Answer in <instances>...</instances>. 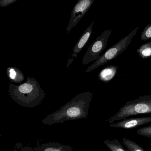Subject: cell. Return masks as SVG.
<instances>
[{
  "mask_svg": "<svg viewBox=\"0 0 151 151\" xmlns=\"http://www.w3.org/2000/svg\"><path fill=\"white\" fill-rule=\"evenodd\" d=\"M137 133L140 136L151 138V125L140 128L137 130Z\"/></svg>",
  "mask_w": 151,
  "mask_h": 151,
  "instance_id": "cell-16",
  "label": "cell"
},
{
  "mask_svg": "<svg viewBox=\"0 0 151 151\" xmlns=\"http://www.w3.org/2000/svg\"><path fill=\"white\" fill-rule=\"evenodd\" d=\"M7 75L11 82L16 83H21L24 79L23 72L16 67H9L7 69Z\"/></svg>",
  "mask_w": 151,
  "mask_h": 151,
  "instance_id": "cell-11",
  "label": "cell"
},
{
  "mask_svg": "<svg viewBox=\"0 0 151 151\" xmlns=\"http://www.w3.org/2000/svg\"><path fill=\"white\" fill-rule=\"evenodd\" d=\"M117 70V66L110 65L106 67L99 73V79L104 83H109L116 76Z\"/></svg>",
  "mask_w": 151,
  "mask_h": 151,
  "instance_id": "cell-10",
  "label": "cell"
},
{
  "mask_svg": "<svg viewBox=\"0 0 151 151\" xmlns=\"http://www.w3.org/2000/svg\"></svg>",
  "mask_w": 151,
  "mask_h": 151,
  "instance_id": "cell-18",
  "label": "cell"
},
{
  "mask_svg": "<svg viewBox=\"0 0 151 151\" xmlns=\"http://www.w3.org/2000/svg\"><path fill=\"white\" fill-rule=\"evenodd\" d=\"M104 144L111 151H128L124 148L119 140L116 139H106L104 141Z\"/></svg>",
  "mask_w": 151,
  "mask_h": 151,
  "instance_id": "cell-12",
  "label": "cell"
},
{
  "mask_svg": "<svg viewBox=\"0 0 151 151\" xmlns=\"http://www.w3.org/2000/svg\"><path fill=\"white\" fill-rule=\"evenodd\" d=\"M151 122V116L126 118L119 122L109 124L112 128H122L124 129H132Z\"/></svg>",
  "mask_w": 151,
  "mask_h": 151,
  "instance_id": "cell-7",
  "label": "cell"
},
{
  "mask_svg": "<svg viewBox=\"0 0 151 151\" xmlns=\"http://www.w3.org/2000/svg\"><path fill=\"white\" fill-rule=\"evenodd\" d=\"M137 52L142 59H148L151 57V41L141 45L137 49Z\"/></svg>",
  "mask_w": 151,
  "mask_h": 151,
  "instance_id": "cell-13",
  "label": "cell"
},
{
  "mask_svg": "<svg viewBox=\"0 0 151 151\" xmlns=\"http://www.w3.org/2000/svg\"><path fill=\"white\" fill-rule=\"evenodd\" d=\"M151 114V94L140 96L128 101L116 114L107 120L109 124L119 120H124L132 116Z\"/></svg>",
  "mask_w": 151,
  "mask_h": 151,
  "instance_id": "cell-3",
  "label": "cell"
},
{
  "mask_svg": "<svg viewBox=\"0 0 151 151\" xmlns=\"http://www.w3.org/2000/svg\"><path fill=\"white\" fill-rule=\"evenodd\" d=\"M112 32L111 29L106 30L91 44L81 61L83 65H87L93 61H95L100 57V55L106 47Z\"/></svg>",
  "mask_w": 151,
  "mask_h": 151,
  "instance_id": "cell-5",
  "label": "cell"
},
{
  "mask_svg": "<svg viewBox=\"0 0 151 151\" xmlns=\"http://www.w3.org/2000/svg\"><path fill=\"white\" fill-rule=\"evenodd\" d=\"M92 96L93 93L90 91L81 93L58 110L48 115L42 120V123L52 125L66 121L87 118Z\"/></svg>",
  "mask_w": 151,
  "mask_h": 151,
  "instance_id": "cell-1",
  "label": "cell"
},
{
  "mask_svg": "<svg viewBox=\"0 0 151 151\" xmlns=\"http://www.w3.org/2000/svg\"><path fill=\"white\" fill-rule=\"evenodd\" d=\"M139 27H137L130 32L127 36L120 40L115 45L111 47L107 51L102 54L97 60L89 66L85 71V73H89L99 67L106 64L111 60L118 57L121 53L127 49L131 42L132 38L136 35Z\"/></svg>",
  "mask_w": 151,
  "mask_h": 151,
  "instance_id": "cell-4",
  "label": "cell"
},
{
  "mask_svg": "<svg viewBox=\"0 0 151 151\" xmlns=\"http://www.w3.org/2000/svg\"><path fill=\"white\" fill-rule=\"evenodd\" d=\"M13 100L24 107H35L41 104L46 93L38 82L34 78L28 77L27 81L20 85L10 83L8 91Z\"/></svg>",
  "mask_w": 151,
  "mask_h": 151,
  "instance_id": "cell-2",
  "label": "cell"
},
{
  "mask_svg": "<svg viewBox=\"0 0 151 151\" xmlns=\"http://www.w3.org/2000/svg\"><path fill=\"white\" fill-rule=\"evenodd\" d=\"M122 142L128 151H145L142 147L130 139L124 138Z\"/></svg>",
  "mask_w": 151,
  "mask_h": 151,
  "instance_id": "cell-14",
  "label": "cell"
},
{
  "mask_svg": "<svg viewBox=\"0 0 151 151\" xmlns=\"http://www.w3.org/2000/svg\"><path fill=\"white\" fill-rule=\"evenodd\" d=\"M94 21L95 20L93 21L91 23V24L87 27V29L82 34V36L78 41L77 43L74 47V48L72 50L73 53L71 55L72 61L74 60V59L76 58L78 55L82 51L84 47L85 46L87 42H88V40L91 35L92 32L93 26L94 24Z\"/></svg>",
  "mask_w": 151,
  "mask_h": 151,
  "instance_id": "cell-9",
  "label": "cell"
},
{
  "mask_svg": "<svg viewBox=\"0 0 151 151\" xmlns=\"http://www.w3.org/2000/svg\"><path fill=\"white\" fill-rule=\"evenodd\" d=\"M140 39L143 41H146L151 39V23L145 27L141 33Z\"/></svg>",
  "mask_w": 151,
  "mask_h": 151,
  "instance_id": "cell-15",
  "label": "cell"
},
{
  "mask_svg": "<svg viewBox=\"0 0 151 151\" xmlns=\"http://www.w3.org/2000/svg\"><path fill=\"white\" fill-rule=\"evenodd\" d=\"M94 0H79L75 4L71 11V17L66 32L69 33L71 30L80 22L92 6Z\"/></svg>",
  "mask_w": 151,
  "mask_h": 151,
  "instance_id": "cell-6",
  "label": "cell"
},
{
  "mask_svg": "<svg viewBox=\"0 0 151 151\" xmlns=\"http://www.w3.org/2000/svg\"><path fill=\"white\" fill-rule=\"evenodd\" d=\"M17 1V0H1L0 1V6L1 7H6Z\"/></svg>",
  "mask_w": 151,
  "mask_h": 151,
  "instance_id": "cell-17",
  "label": "cell"
},
{
  "mask_svg": "<svg viewBox=\"0 0 151 151\" xmlns=\"http://www.w3.org/2000/svg\"><path fill=\"white\" fill-rule=\"evenodd\" d=\"M21 151H74L72 147L55 142L45 143L37 146L23 147Z\"/></svg>",
  "mask_w": 151,
  "mask_h": 151,
  "instance_id": "cell-8",
  "label": "cell"
}]
</instances>
